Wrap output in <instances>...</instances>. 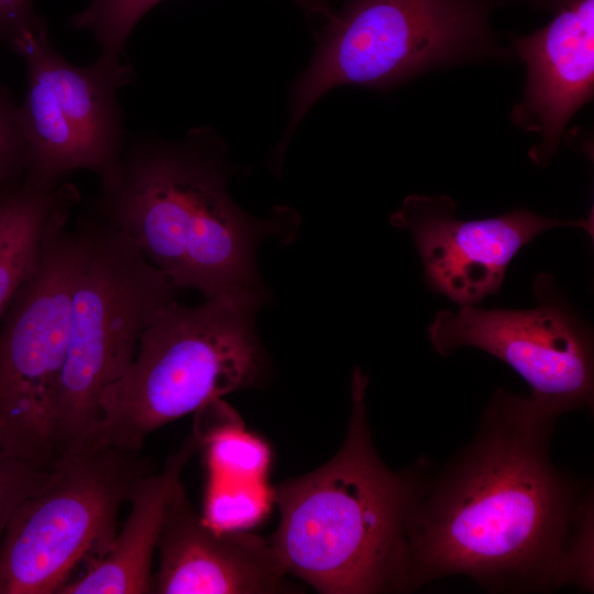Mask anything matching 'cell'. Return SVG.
Wrapping results in <instances>:
<instances>
[{
	"label": "cell",
	"mask_w": 594,
	"mask_h": 594,
	"mask_svg": "<svg viewBox=\"0 0 594 594\" xmlns=\"http://www.w3.org/2000/svg\"><path fill=\"white\" fill-rule=\"evenodd\" d=\"M557 417L503 388L474 439L427 465L408 527L409 591L466 575L492 592L593 588V493L554 465Z\"/></svg>",
	"instance_id": "1"
},
{
	"label": "cell",
	"mask_w": 594,
	"mask_h": 594,
	"mask_svg": "<svg viewBox=\"0 0 594 594\" xmlns=\"http://www.w3.org/2000/svg\"><path fill=\"white\" fill-rule=\"evenodd\" d=\"M367 383L356 367L339 451L274 487L279 522L271 543L286 572L321 594L409 591V518L427 463L394 471L381 459L367 418Z\"/></svg>",
	"instance_id": "2"
},
{
	"label": "cell",
	"mask_w": 594,
	"mask_h": 594,
	"mask_svg": "<svg viewBox=\"0 0 594 594\" xmlns=\"http://www.w3.org/2000/svg\"><path fill=\"white\" fill-rule=\"evenodd\" d=\"M227 147L209 127L179 140L135 135L99 179L89 212L125 234L176 288L206 298L256 287L261 226L229 196Z\"/></svg>",
	"instance_id": "3"
},
{
	"label": "cell",
	"mask_w": 594,
	"mask_h": 594,
	"mask_svg": "<svg viewBox=\"0 0 594 594\" xmlns=\"http://www.w3.org/2000/svg\"><path fill=\"white\" fill-rule=\"evenodd\" d=\"M261 301L260 288L237 286L195 307L164 305L127 372L102 395L96 446L141 451L156 429L261 384L267 367L254 328Z\"/></svg>",
	"instance_id": "4"
},
{
	"label": "cell",
	"mask_w": 594,
	"mask_h": 594,
	"mask_svg": "<svg viewBox=\"0 0 594 594\" xmlns=\"http://www.w3.org/2000/svg\"><path fill=\"white\" fill-rule=\"evenodd\" d=\"M87 216L91 253L74 289L54 400L56 462L96 446L103 393L127 372L141 334L177 289L125 234Z\"/></svg>",
	"instance_id": "5"
},
{
	"label": "cell",
	"mask_w": 594,
	"mask_h": 594,
	"mask_svg": "<svg viewBox=\"0 0 594 594\" xmlns=\"http://www.w3.org/2000/svg\"><path fill=\"white\" fill-rule=\"evenodd\" d=\"M318 42L311 63L292 87L277 162L299 122L330 89H385L494 48L482 0H346L327 19Z\"/></svg>",
	"instance_id": "6"
},
{
	"label": "cell",
	"mask_w": 594,
	"mask_h": 594,
	"mask_svg": "<svg viewBox=\"0 0 594 594\" xmlns=\"http://www.w3.org/2000/svg\"><path fill=\"white\" fill-rule=\"evenodd\" d=\"M154 471L140 451L94 446L61 458L0 539V594H57L77 564L110 548L121 507Z\"/></svg>",
	"instance_id": "7"
},
{
	"label": "cell",
	"mask_w": 594,
	"mask_h": 594,
	"mask_svg": "<svg viewBox=\"0 0 594 594\" xmlns=\"http://www.w3.org/2000/svg\"><path fill=\"white\" fill-rule=\"evenodd\" d=\"M92 246L90 220L57 232L18 289L0 327V448L45 470L64 366L74 289Z\"/></svg>",
	"instance_id": "8"
},
{
	"label": "cell",
	"mask_w": 594,
	"mask_h": 594,
	"mask_svg": "<svg viewBox=\"0 0 594 594\" xmlns=\"http://www.w3.org/2000/svg\"><path fill=\"white\" fill-rule=\"evenodd\" d=\"M16 53L28 72L19 105L24 179L55 186L81 169L99 179L109 175L128 140L119 92L134 79L131 65L99 57L90 65L73 64L54 47L47 28Z\"/></svg>",
	"instance_id": "9"
},
{
	"label": "cell",
	"mask_w": 594,
	"mask_h": 594,
	"mask_svg": "<svg viewBox=\"0 0 594 594\" xmlns=\"http://www.w3.org/2000/svg\"><path fill=\"white\" fill-rule=\"evenodd\" d=\"M537 305L527 310L461 306L439 311L428 328L441 355L474 346L507 363L529 385V399L554 417L593 407V333L566 304L552 277L534 284Z\"/></svg>",
	"instance_id": "10"
},
{
	"label": "cell",
	"mask_w": 594,
	"mask_h": 594,
	"mask_svg": "<svg viewBox=\"0 0 594 594\" xmlns=\"http://www.w3.org/2000/svg\"><path fill=\"white\" fill-rule=\"evenodd\" d=\"M391 223L407 230L421 257L425 282L461 306H473L497 294L507 266L518 251L540 233L579 228L593 238V213L562 220L519 208L482 220H461L448 196L407 197L391 216Z\"/></svg>",
	"instance_id": "11"
},
{
	"label": "cell",
	"mask_w": 594,
	"mask_h": 594,
	"mask_svg": "<svg viewBox=\"0 0 594 594\" xmlns=\"http://www.w3.org/2000/svg\"><path fill=\"white\" fill-rule=\"evenodd\" d=\"M156 594H282L298 592L270 538L219 531L190 503L182 479L170 493L157 548Z\"/></svg>",
	"instance_id": "12"
},
{
	"label": "cell",
	"mask_w": 594,
	"mask_h": 594,
	"mask_svg": "<svg viewBox=\"0 0 594 594\" xmlns=\"http://www.w3.org/2000/svg\"><path fill=\"white\" fill-rule=\"evenodd\" d=\"M515 48L527 66V86L513 118L541 136L530 156L544 165L568 121L593 96L594 0H563L551 21L516 38Z\"/></svg>",
	"instance_id": "13"
},
{
	"label": "cell",
	"mask_w": 594,
	"mask_h": 594,
	"mask_svg": "<svg viewBox=\"0 0 594 594\" xmlns=\"http://www.w3.org/2000/svg\"><path fill=\"white\" fill-rule=\"evenodd\" d=\"M202 449L191 432L164 468L141 477L129 498L130 514L101 557L92 560L79 578L67 581L57 594L153 593L152 562L174 485L193 458Z\"/></svg>",
	"instance_id": "14"
},
{
	"label": "cell",
	"mask_w": 594,
	"mask_h": 594,
	"mask_svg": "<svg viewBox=\"0 0 594 594\" xmlns=\"http://www.w3.org/2000/svg\"><path fill=\"white\" fill-rule=\"evenodd\" d=\"M79 201V190L68 182L43 186L24 179L0 190V321Z\"/></svg>",
	"instance_id": "15"
},
{
	"label": "cell",
	"mask_w": 594,
	"mask_h": 594,
	"mask_svg": "<svg viewBox=\"0 0 594 594\" xmlns=\"http://www.w3.org/2000/svg\"><path fill=\"white\" fill-rule=\"evenodd\" d=\"M163 0H91L75 14L70 24L78 31L91 33L99 45V58L122 61L125 44L140 20ZM307 15H328L330 8L324 0H292Z\"/></svg>",
	"instance_id": "16"
},
{
	"label": "cell",
	"mask_w": 594,
	"mask_h": 594,
	"mask_svg": "<svg viewBox=\"0 0 594 594\" xmlns=\"http://www.w3.org/2000/svg\"><path fill=\"white\" fill-rule=\"evenodd\" d=\"M273 505L274 487L266 480L208 476L201 517L219 531H249L267 517Z\"/></svg>",
	"instance_id": "17"
},
{
	"label": "cell",
	"mask_w": 594,
	"mask_h": 594,
	"mask_svg": "<svg viewBox=\"0 0 594 594\" xmlns=\"http://www.w3.org/2000/svg\"><path fill=\"white\" fill-rule=\"evenodd\" d=\"M208 475L238 481L266 480L271 448L244 428L243 421L228 425L201 438Z\"/></svg>",
	"instance_id": "18"
},
{
	"label": "cell",
	"mask_w": 594,
	"mask_h": 594,
	"mask_svg": "<svg viewBox=\"0 0 594 594\" xmlns=\"http://www.w3.org/2000/svg\"><path fill=\"white\" fill-rule=\"evenodd\" d=\"M51 473L0 448V539L15 509L44 487Z\"/></svg>",
	"instance_id": "19"
},
{
	"label": "cell",
	"mask_w": 594,
	"mask_h": 594,
	"mask_svg": "<svg viewBox=\"0 0 594 594\" xmlns=\"http://www.w3.org/2000/svg\"><path fill=\"white\" fill-rule=\"evenodd\" d=\"M25 175V144L19 105L0 84V188L18 185Z\"/></svg>",
	"instance_id": "20"
},
{
	"label": "cell",
	"mask_w": 594,
	"mask_h": 594,
	"mask_svg": "<svg viewBox=\"0 0 594 594\" xmlns=\"http://www.w3.org/2000/svg\"><path fill=\"white\" fill-rule=\"evenodd\" d=\"M32 0H0V41L16 53L31 35L46 29Z\"/></svg>",
	"instance_id": "21"
}]
</instances>
